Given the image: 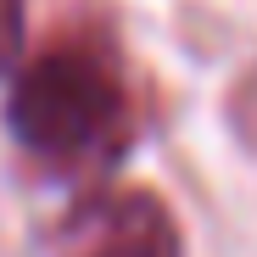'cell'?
I'll return each instance as SVG.
<instances>
[{
    "instance_id": "cell-4",
    "label": "cell",
    "mask_w": 257,
    "mask_h": 257,
    "mask_svg": "<svg viewBox=\"0 0 257 257\" xmlns=\"http://www.w3.org/2000/svg\"><path fill=\"white\" fill-rule=\"evenodd\" d=\"M23 34H28V0H0V78L17 67Z\"/></svg>"
},
{
    "instance_id": "cell-3",
    "label": "cell",
    "mask_w": 257,
    "mask_h": 257,
    "mask_svg": "<svg viewBox=\"0 0 257 257\" xmlns=\"http://www.w3.org/2000/svg\"><path fill=\"white\" fill-rule=\"evenodd\" d=\"M224 117H229V135L257 157V62L240 73V84L229 90V101H224Z\"/></svg>"
},
{
    "instance_id": "cell-2",
    "label": "cell",
    "mask_w": 257,
    "mask_h": 257,
    "mask_svg": "<svg viewBox=\"0 0 257 257\" xmlns=\"http://www.w3.org/2000/svg\"><path fill=\"white\" fill-rule=\"evenodd\" d=\"M51 257H185V229L151 185H95L45 235Z\"/></svg>"
},
{
    "instance_id": "cell-1",
    "label": "cell",
    "mask_w": 257,
    "mask_h": 257,
    "mask_svg": "<svg viewBox=\"0 0 257 257\" xmlns=\"http://www.w3.org/2000/svg\"><path fill=\"white\" fill-rule=\"evenodd\" d=\"M6 128L34 162L56 174L106 168L112 157H123V146L135 140V90L112 45L73 34L39 51L12 78Z\"/></svg>"
}]
</instances>
